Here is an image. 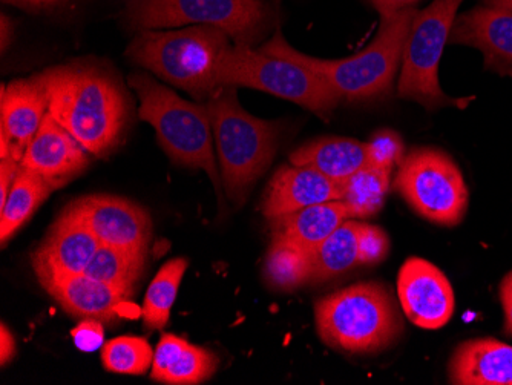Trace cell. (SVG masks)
Segmentation results:
<instances>
[{
  "label": "cell",
  "instance_id": "6",
  "mask_svg": "<svg viewBox=\"0 0 512 385\" xmlns=\"http://www.w3.org/2000/svg\"><path fill=\"white\" fill-rule=\"evenodd\" d=\"M315 323L327 346L355 355L388 349L404 330L391 293L378 283L355 284L322 298Z\"/></svg>",
  "mask_w": 512,
  "mask_h": 385
},
{
  "label": "cell",
  "instance_id": "25",
  "mask_svg": "<svg viewBox=\"0 0 512 385\" xmlns=\"http://www.w3.org/2000/svg\"><path fill=\"white\" fill-rule=\"evenodd\" d=\"M188 267L186 258H174L158 270L143 301L142 318L146 329H165L171 320L172 307Z\"/></svg>",
  "mask_w": 512,
  "mask_h": 385
},
{
  "label": "cell",
  "instance_id": "8",
  "mask_svg": "<svg viewBox=\"0 0 512 385\" xmlns=\"http://www.w3.org/2000/svg\"><path fill=\"white\" fill-rule=\"evenodd\" d=\"M218 85L244 86L296 103L329 120L341 97L324 80L304 66L252 50L230 45L218 63Z\"/></svg>",
  "mask_w": 512,
  "mask_h": 385
},
{
  "label": "cell",
  "instance_id": "23",
  "mask_svg": "<svg viewBox=\"0 0 512 385\" xmlns=\"http://www.w3.org/2000/svg\"><path fill=\"white\" fill-rule=\"evenodd\" d=\"M53 186L36 172L20 165L7 201L0 206V240L7 243L27 223L43 201L50 197Z\"/></svg>",
  "mask_w": 512,
  "mask_h": 385
},
{
  "label": "cell",
  "instance_id": "2",
  "mask_svg": "<svg viewBox=\"0 0 512 385\" xmlns=\"http://www.w3.org/2000/svg\"><path fill=\"white\" fill-rule=\"evenodd\" d=\"M416 13L413 8H408L393 16H381V27L375 40L361 53L345 59L324 60L302 54L290 47L279 30L260 51L304 66L324 80L341 100L370 102L390 93Z\"/></svg>",
  "mask_w": 512,
  "mask_h": 385
},
{
  "label": "cell",
  "instance_id": "22",
  "mask_svg": "<svg viewBox=\"0 0 512 385\" xmlns=\"http://www.w3.org/2000/svg\"><path fill=\"white\" fill-rule=\"evenodd\" d=\"M290 165L306 166L336 183H344L370 165L368 143L347 137L313 140L290 154Z\"/></svg>",
  "mask_w": 512,
  "mask_h": 385
},
{
  "label": "cell",
  "instance_id": "28",
  "mask_svg": "<svg viewBox=\"0 0 512 385\" xmlns=\"http://www.w3.org/2000/svg\"><path fill=\"white\" fill-rule=\"evenodd\" d=\"M312 255L298 247L272 240L266 258V278L273 287L295 290L312 281Z\"/></svg>",
  "mask_w": 512,
  "mask_h": 385
},
{
  "label": "cell",
  "instance_id": "21",
  "mask_svg": "<svg viewBox=\"0 0 512 385\" xmlns=\"http://www.w3.org/2000/svg\"><path fill=\"white\" fill-rule=\"evenodd\" d=\"M353 217L344 200L325 201L270 221L272 240L298 247L312 254L344 221Z\"/></svg>",
  "mask_w": 512,
  "mask_h": 385
},
{
  "label": "cell",
  "instance_id": "20",
  "mask_svg": "<svg viewBox=\"0 0 512 385\" xmlns=\"http://www.w3.org/2000/svg\"><path fill=\"white\" fill-rule=\"evenodd\" d=\"M218 362L220 359L212 350L163 333L155 349L151 378L169 385L203 384L217 372Z\"/></svg>",
  "mask_w": 512,
  "mask_h": 385
},
{
  "label": "cell",
  "instance_id": "3",
  "mask_svg": "<svg viewBox=\"0 0 512 385\" xmlns=\"http://www.w3.org/2000/svg\"><path fill=\"white\" fill-rule=\"evenodd\" d=\"M217 146L223 191L237 208L278 151L281 125L258 119L238 102L237 86L223 85L206 102Z\"/></svg>",
  "mask_w": 512,
  "mask_h": 385
},
{
  "label": "cell",
  "instance_id": "7",
  "mask_svg": "<svg viewBox=\"0 0 512 385\" xmlns=\"http://www.w3.org/2000/svg\"><path fill=\"white\" fill-rule=\"evenodd\" d=\"M123 22L131 30L214 27L234 45L252 48L276 22L267 0H129Z\"/></svg>",
  "mask_w": 512,
  "mask_h": 385
},
{
  "label": "cell",
  "instance_id": "33",
  "mask_svg": "<svg viewBox=\"0 0 512 385\" xmlns=\"http://www.w3.org/2000/svg\"><path fill=\"white\" fill-rule=\"evenodd\" d=\"M20 169V162L16 158H0V206L7 201L8 194L13 188L17 172Z\"/></svg>",
  "mask_w": 512,
  "mask_h": 385
},
{
  "label": "cell",
  "instance_id": "38",
  "mask_svg": "<svg viewBox=\"0 0 512 385\" xmlns=\"http://www.w3.org/2000/svg\"><path fill=\"white\" fill-rule=\"evenodd\" d=\"M0 25H2V34H0V37H2V51H7L8 43L11 42V39H13V22H11V19H8L5 14H2V17H0Z\"/></svg>",
  "mask_w": 512,
  "mask_h": 385
},
{
  "label": "cell",
  "instance_id": "30",
  "mask_svg": "<svg viewBox=\"0 0 512 385\" xmlns=\"http://www.w3.org/2000/svg\"><path fill=\"white\" fill-rule=\"evenodd\" d=\"M367 143L370 166L393 171L394 166L401 165L404 158V143L401 135L394 131H381Z\"/></svg>",
  "mask_w": 512,
  "mask_h": 385
},
{
  "label": "cell",
  "instance_id": "17",
  "mask_svg": "<svg viewBox=\"0 0 512 385\" xmlns=\"http://www.w3.org/2000/svg\"><path fill=\"white\" fill-rule=\"evenodd\" d=\"M333 200H342V183L306 166L284 165L267 186L263 214L273 220Z\"/></svg>",
  "mask_w": 512,
  "mask_h": 385
},
{
  "label": "cell",
  "instance_id": "19",
  "mask_svg": "<svg viewBox=\"0 0 512 385\" xmlns=\"http://www.w3.org/2000/svg\"><path fill=\"white\" fill-rule=\"evenodd\" d=\"M69 315L91 318L102 323H114L122 307L131 298L128 293L115 289L111 284L94 280L88 275L65 278L43 287Z\"/></svg>",
  "mask_w": 512,
  "mask_h": 385
},
{
  "label": "cell",
  "instance_id": "16",
  "mask_svg": "<svg viewBox=\"0 0 512 385\" xmlns=\"http://www.w3.org/2000/svg\"><path fill=\"white\" fill-rule=\"evenodd\" d=\"M450 43L473 47L483 54L486 70L512 77V13L502 8L477 7L456 17Z\"/></svg>",
  "mask_w": 512,
  "mask_h": 385
},
{
  "label": "cell",
  "instance_id": "13",
  "mask_svg": "<svg viewBox=\"0 0 512 385\" xmlns=\"http://www.w3.org/2000/svg\"><path fill=\"white\" fill-rule=\"evenodd\" d=\"M100 246L91 229L65 209L33 254L37 280L45 287L85 274Z\"/></svg>",
  "mask_w": 512,
  "mask_h": 385
},
{
  "label": "cell",
  "instance_id": "31",
  "mask_svg": "<svg viewBox=\"0 0 512 385\" xmlns=\"http://www.w3.org/2000/svg\"><path fill=\"white\" fill-rule=\"evenodd\" d=\"M390 252V240L384 229L375 224H359V264L382 263Z\"/></svg>",
  "mask_w": 512,
  "mask_h": 385
},
{
  "label": "cell",
  "instance_id": "35",
  "mask_svg": "<svg viewBox=\"0 0 512 385\" xmlns=\"http://www.w3.org/2000/svg\"><path fill=\"white\" fill-rule=\"evenodd\" d=\"M417 2L419 0H371V4L375 5L381 16H393V14L401 13L408 8H413Z\"/></svg>",
  "mask_w": 512,
  "mask_h": 385
},
{
  "label": "cell",
  "instance_id": "26",
  "mask_svg": "<svg viewBox=\"0 0 512 385\" xmlns=\"http://www.w3.org/2000/svg\"><path fill=\"white\" fill-rule=\"evenodd\" d=\"M146 255L131 254L111 246H100L85 275L111 284L115 289L134 295L135 286L142 278Z\"/></svg>",
  "mask_w": 512,
  "mask_h": 385
},
{
  "label": "cell",
  "instance_id": "1",
  "mask_svg": "<svg viewBox=\"0 0 512 385\" xmlns=\"http://www.w3.org/2000/svg\"><path fill=\"white\" fill-rule=\"evenodd\" d=\"M48 96V112L83 148L108 158L125 139L131 103L122 83L100 66L66 63L36 74Z\"/></svg>",
  "mask_w": 512,
  "mask_h": 385
},
{
  "label": "cell",
  "instance_id": "40",
  "mask_svg": "<svg viewBox=\"0 0 512 385\" xmlns=\"http://www.w3.org/2000/svg\"><path fill=\"white\" fill-rule=\"evenodd\" d=\"M128 2H129V0H128Z\"/></svg>",
  "mask_w": 512,
  "mask_h": 385
},
{
  "label": "cell",
  "instance_id": "14",
  "mask_svg": "<svg viewBox=\"0 0 512 385\" xmlns=\"http://www.w3.org/2000/svg\"><path fill=\"white\" fill-rule=\"evenodd\" d=\"M89 152L62 125L46 114L20 165L45 178L54 189L63 188L89 166Z\"/></svg>",
  "mask_w": 512,
  "mask_h": 385
},
{
  "label": "cell",
  "instance_id": "11",
  "mask_svg": "<svg viewBox=\"0 0 512 385\" xmlns=\"http://www.w3.org/2000/svg\"><path fill=\"white\" fill-rule=\"evenodd\" d=\"M66 209L80 218L103 246L148 255L151 217L132 201L114 195H88Z\"/></svg>",
  "mask_w": 512,
  "mask_h": 385
},
{
  "label": "cell",
  "instance_id": "4",
  "mask_svg": "<svg viewBox=\"0 0 512 385\" xmlns=\"http://www.w3.org/2000/svg\"><path fill=\"white\" fill-rule=\"evenodd\" d=\"M129 85L140 100L138 116L155 129L161 149L175 165L206 172L223 206V181L215 160L214 131L206 103L181 99L145 73L131 74Z\"/></svg>",
  "mask_w": 512,
  "mask_h": 385
},
{
  "label": "cell",
  "instance_id": "29",
  "mask_svg": "<svg viewBox=\"0 0 512 385\" xmlns=\"http://www.w3.org/2000/svg\"><path fill=\"white\" fill-rule=\"evenodd\" d=\"M154 353L148 339L140 336H119L103 344V367L108 372L119 375H145L151 370Z\"/></svg>",
  "mask_w": 512,
  "mask_h": 385
},
{
  "label": "cell",
  "instance_id": "36",
  "mask_svg": "<svg viewBox=\"0 0 512 385\" xmlns=\"http://www.w3.org/2000/svg\"><path fill=\"white\" fill-rule=\"evenodd\" d=\"M0 364L5 366L16 356V341L4 323L0 326Z\"/></svg>",
  "mask_w": 512,
  "mask_h": 385
},
{
  "label": "cell",
  "instance_id": "39",
  "mask_svg": "<svg viewBox=\"0 0 512 385\" xmlns=\"http://www.w3.org/2000/svg\"><path fill=\"white\" fill-rule=\"evenodd\" d=\"M485 2L491 7L502 8V10L512 13V0H485Z\"/></svg>",
  "mask_w": 512,
  "mask_h": 385
},
{
  "label": "cell",
  "instance_id": "27",
  "mask_svg": "<svg viewBox=\"0 0 512 385\" xmlns=\"http://www.w3.org/2000/svg\"><path fill=\"white\" fill-rule=\"evenodd\" d=\"M391 171L368 165L342 183V200L352 209L353 217L368 218L378 214L390 191Z\"/></svg>",
  "mask_w": 512,
  "mask_h": 385
},
{
  "label": "cell",
  "instance_id": "12",
  "mask_svg": "<svg viewBox=\"0 0 512 385\" xmlns=\"http://www.w3.org/2000/svg\"><path fill=\"white\" fill-rule=\"evenodd\" d=\"M398 297L408 321L427 330L447 326L456 306L453 286L444 272L419 257L408 258L402 264Z\"/></svg>",
  "mask_w": 512,
  "mask_h": 385
},
{
  "label": "cell",
  "instance_id": "24",
  "mask_svg": "<svg viewBox=\"0 0 512 385\" xmlns=\"http://www.w3.org/2000/svg\"><path fill=\"white\" fill-rule=\"evenodd\" d=\"M359 224L356 218L344 223L312 252V281L322 283L344 274L359 264Z\"/></svg>",
  "mask_w": 512,
  "mask_h": 385
},
{
  "label": "cell",
  "instance_id": "32",
  "mask_svg": "<svg viewBox=\"0 0 512 385\" xmlns=\"http://www.w3.org/2000/svg\"><path fill=\"white\" fill-rule=\"evenodd\" d=\"M71 338H73L77 349L82 352H96L105 341V329H103L102 321L86 318L76 329L71 330Z\"/></svg>",
  "mask_w": 512,
  "mask_h": 385
},
{
  "label": "cell",
  "instance_id": "37",
  "mask_svg": "<svg viewBox=\"0 0 512 385\" xmlns=\"http://www.w3.org/2000/svg\"><path fill=\"white\" fill-rule=\"evenodd\" d=\"M4 2L17 5V7L28 8V10H46V8L65 4L68 0H4Z\"/></svg>",
  "mask_w": 512,
  "mask_h": 385
},
{
  "label": "cell",
  "instance_id": "9",
  "mask_svg": "<svg viewBox=\"0 0 512 385\" xmlns=\"http://www.w3.org/2000/svg\"><path fill=\"white\" fill-rule=\"evenodd\" d=\"M463 0H434L430 7L417 11L402 54L398 96L419 103L428 111L440 108H467L473 97L454 99L440 88L439 63L451 28Z\"/></svg>",
  "mask_w": 512,
  "mask_h": 385
},
{
  "label": "cell",
  "instance_id": "10",
  "mask_svg": "<svg viewBox=\"0 0 512 385\" xmlns=\"http://www.w3.org/2000/svg\"><path fill=\"white\" fill-rule=\"evenodd\" d=\"M394 189L416 214L447 228L465 218L470 203L459 166L440 149L419 148L405 155L394 178Z\"/></svg>",
  "mask_w": 512,
  "mask_h": 385
},
{
  "label": "cell",
  "instance_id": "15",
  "mask_svg": "<svg viewBox=\"0 0 512 385\" xmlns=\"http://www.w3.org/2000/svg\"><path fill=\"white\" fill-rule=\"evenodd\" d=\"M0 100V158L13 157L22 162L27 146L48 114V96L40 80L33 76L2 86Z\"/></svg>",
  "mask_w": 512,
  "mask_h": 385
},
{
  "label": "cell",
  "instance_id": "18",
  "mask_svg": "<svg viewBox=\"0 0 512 385\" xmlns=\"http://www.w3.org/2000/svg\"><path fill=\"white\" fill-rule=\"evenodd\" d=\"M448 375L456 385H512V346L493 338L465 341L454 350Z\"/></svg>",
  "mask_w": 512,
  "mask_h": 385
},
{
  "label": "cell",
  "instance_id": "5",
  "mask_svg": "<svg viewBox=\"0 0 512 385\" xmlns=\"http://www.w3.org/2000/svg\"><path fill=\"white\" fill-rule=\"evenodd\" d=\"M230 45V37L214 27L145 30L129 43L126 56L169 85L206 103L220 88L218 63Z\"/></svg>",
  "mask_w": 512,
  "mask_h": 385
},
{
  "label": "cell",
  "instance_id": "34",
  "mask_svg": "<svg viewBox=\"0 0 512 385\" xmlns=\"http://www.w3.org/2000/svg\"><path fill=\"white\" fill-rule=\"evenodd\" d=\"M500 303H502L503 313H505V330L506 335L512 336V270L505 275L502 283H500Z\"/></svg>",
  "mask_w": 512,
  "mask_h": 385
}]
</instances>
